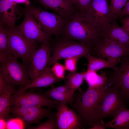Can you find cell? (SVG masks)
<instances>
[{"instance_id": "6da1fadb", "label": "cell", "mask_w": 129, "mask_h": 129, "mask_svg": "<svg viewBox=\"0 0 129 129\" xmlns=\"http://www.w3.org/2000/svg\"><path fill=\"white\" fill-rule=\"evenodd\" d=\"M59 37L77 41L90 47L92 49L101 37L94 25L79 11L66 19Z\"/></svg>"}, {"instance_id": "7a4b0ae2", "label": "cell", "mask_w": 129, "mask_h": 129, "mask_svg": "<svg viewBox=\"0 0 129 129\" xmlns=\"http://www.w3.org/2000/svg\"><path fill=\"white\" fill-rule=\"evenodd\" d=\"M108 88L88 87L83 91L81 88L74 93L72 104L73 109L81 120L83 127L89 129L96 122V111L99 101L105 91Z\"/></svg>"}, {"instance_id": "3957f363", "label": "cell", "mask_w": 129, "mask_h": 129, "mask_svg": "<svg viewBox=\"0 0 129 129\" xmlns=\"http://www.w3.org/2000/svg\"><path fill=\"white\" fill-rule=\"evenodd\" d=\"M51 49L49 66L62 59L86 57L88 54L91 55L92 50L91 48L85 44L60 37L56 38L52 44Z\"/></svg>"}, {"instance_id": "277c9868", "label": "cell", "mask_w": 129, "mask_h": 129, "mask_svg": "<svg viewBox=\"0 0 129 129\" xmlns=\"http://www.w3.org/2000/svg\"><path fill=\"white\" fill-rule=\"evenodd\" d=\"M126 102L118 86L111 85L105 91L97 104L96 122L109 117L113 118L118 110L126 108Z\"/></svg>"}, {"instance_id": "5b68a950", "label": "cell", "mask_w": 129, "mask_h": 129, "mask_svg": "<svg viewBox=\"0 0 129 129\" xmlns=\"http://www.w3.org/2000/svg\"><path fill=\"white\" fill-rule=\"evenodd\" d=\"M5 27L8 38V53L17 59L20 58L26 66L29 64L38 42L26 38L20 33L16 27L13 29Z\"/></svg>"}, {"instance_id": "8992f818", "label": "cell", "mask_w": 129, "mask_h": 129, "mask_svg": "<svg viewBox=\"0 0 129 129\" xmlns=\"http://www.w3.org/2000/svg\"><path fill=\"white\" fill-rule=\"evenodd\" d=\"M0 70L13 85L19 86V89L24 88L31 82L26 66L20 63L11 54L0 55Z\"/></svg>"}, {"instance_id": "52a82bcc", "label": "cell", "mask_w": 129, "mask_h": 129, "mask_svg": "<svg viewBox=\"0 0 129 129\" xmlns=\"http://www.w3.org/2000/svg\"><path fill=\"white\" fill-rule=\"evenodd\" d=\"M24 9L32 15L40 27L47 32L56 38L60 35L66 19L55 13L43 10L30 3Z\"/></svg>"}, {"instance_id": "ba28073f", "label": "cell", "mask_w": 129, "mask_h": 129, "mask_svg": "<svg viewBox=\"0 0 129 129\" xmlns=\"http://www.w3.org/2000/svg\"><path fill=\"white\" fill-rule=\"evenodd\" d=\"M109 0H92L81 12L96 27L101 37L114 21L111 15Z\"/></svg>"}, {"instance_id": "9c48e42d", "label": "cell", "mask_w": 129, "mask_h": 129, "mask_svg": "<svg viewBox=\"0 0 129 129\" xmlns=\"http://www.w3.org/2000/svg\"><path fill=\"white\" fill-rule=\"evenodd\" d=\"M91 55L105 59L116 65L119 63L120 58L129 55V49L106 38L101 37L96 42Z\"/></svg>"}, {"instance_id": "30bf717a", "label": "cell", "mask_w": 129, "mask_h": 129, "mask_svg": "<svg viewBox=\"0 0 129 129\" xmlns=\"http://www.w3.org/2000/svg\"><path fill=\"white\" fill-rule=\"evenodd\" d=\"M59 103L56 100L46 97L43 93L17 91L11 97L10 105L11 106L22 107L44 106L51 109L55 108Z\"/></svg>"}, {"instance_id": "8fae6325", "label": "cell", "mask_w": 129, "mask_h": 129, "mask_svg": "<svg viewBox=\"0 0 129 129\" xmlns=\"http://www.w3.org/2000/svg\"><path fill=\"white\" fill-rule=\"evenodd\" d=\"M23 9L24 19L16 27L20 33L28 39L41 44L51 41V35L43 29L32 14Z\"/></svg>"}, {"instance_id": "7c38bea8", "label": "cell", "mask_w": 129, "mask_h": 129, "mask_svg": "<svg viewBox=\"0 0 129 129\" xmlns=\"http://www.w3.org/2000/svg\"><path fill=\"white\" fill-rule=\"evenodd\" d=\"M51 41L42 44L32 54L28 70L32 82L40 76L48 66L51 55Z\"/></svg>"}, {"instance_id": "4fadbf2b", "label": "cell", "mask_w": 129, "mask_h": 129, "mask_svg": "<svg viewBox=\"0 0 129 129\" xmlns=\"http://www.w3.org/2000/svg\"><path fill=\"white\" fill-rule=\"evenodd\" d=\"M51 109L45 108L41 106L22 107L16 106H11V113L20 119L25 125L40 124L44 118L52 114Z\"/></svg>"}, {"instance_id": "5bb4252c", "label": "cell", "mask_w": 129, "mask_h": 129, "mask_svg": "<svg viewBox=\"0 0 129 129\" xmlns=\"http://www.w3.org/2000/svg\"><path fill=\"white\" fill-rule=\"evenodd\" d=\"M55 108L57 129H78L83 127L80 117L73 109L68 107L67 103H59Z\"/></svg>"}, {"instance_id": "9a60e30c", "label": "cell", "mask_w": 129, "mask_h": 129, "mask_svg": "<svg viewBox=\"0 0 129 129\" xmlns=\"http://www.w3.org/2000/svg\"><path fill=\"white\" fill-rule=\"evenodd\" d=\"M12 0H0V24L8 28L16 27L17 21L24 15L23 8Z\"/></svg>"}, {"instance_id": "2e32d148", "label": "cell", "mask_w": 129, "mask_h": 129, "mask_svg": "<svg viewBox=\"0 0 129 129\" xmlns=\"http://www.w3.org/2000/svg\"><path fill=\"white\" fill-rule=\"evenodd\" d=\"M119 66L109 77L112 85L119 86L126 102L129 101V55L122 58Z\"/></svg>"}, {"instance_id": "e0dca14e", "label": "cell", "mask_w": 129, "mask_h": 129, "mask_svg": "<svg viewBox=\"0 0 129 129\" xmlns=\"http://www.w3.org/2000/svg\"><path fill=\"white\" fill-rule=\"evenodd\" d=\"M45 9H49L66 19L79 11L73 0H34Z\"/></svg>"}, {"instance_id": "ac0fdd59", "label": "cell", "mask_w": 129, "mask_h": 129, "mask_svg": "<svg viewBox=\"0 0 129 129\" xmlns=\"http://www.w3.org/2000/svg\"><path fill=\"white\" fill-rule=\"evenodd\" d=\"M102 37L129 49V33L120 27L116 21L111 23Z\"/></svg>"}, {"instance_id": "d6986e66", "label": "cell", "mask_w": 129, "mask_h": 129, "mask_svg": "<svg viewBox=\"0 0 129 129\" xmlns=\"http://www.w3.org/2000/svg\"><path fill=\"white\" fill-rule=\"evenodd\" d=\"M56 76L53 72L51 68L47 66L43 73L28 85L17 91L23 92L32 88L48 87L63 80Z\"/></svg>"}, {"instance_id": "ffe728a7", "label": "cell", "mask_w": 129, "mask_h": 129, "mask_svg": "<svg viewBox=\"0 0 129 129\" xmlns=\"http://www.w3.org/2000/svg\"><path fill=\"white\" fill-rule=\"evenodd\" d=\"M47 97L58 101L60 103L72 104L73 101V96L67 82L64 85L51 89L43 92Z\"/></svg>"}, {"instance_id": "44dd1931", "label": "cell", "mask_w": 129, "mask_h": 129, "mask_svg": "<svg viewBox=\"0 0 129 129\" xmlns=\"http://www.w3.org/2000/svg\"><path fill=\"white\" fill-rule=\"evenodd\" d=\"M84 79L88 85V87L108 88L111 86L109 77L103 71L100 75L97 72L87 70L85 72Z\"/></svg>"}, {"instance_id": "7402d4cb", "label": "cell", "mask_w": 129, "mask_h": 129, "mask_svg": "<svg viewBox=\"0 0 129 129\" xmlns=\"http://www.w3.org/2000/svg\"><path fill=\"white\" fill-rule=\"evenodd\" d=\"M18 90L15 86L12 85L0 91V119L5 120L9 118L11 98Z\"/></svg>"}, {"instance_id": "603a6c76", "label": "cell", "mask_w": 129, "mask_h": 129, "mask_svg": "<svg viewBox=\"0 0 129 129\" xmlns=\"http://www.w3.org/2000/svg\"><path fill=\"white\" fill-rule=\"evenodd\" d=\"M111 120L105 124L106 128L115 129H129V109L118 110Z\"/></svg>"}, {"instance_id": "cb8c5ba5", "label": "cell", "mask_w": 129, "mask_h": 129, "mask_svg": "<svg viewBox=\"0 0 129 129\" xmlns=\"http://www.w3.org/2000/svg\"><path fill=\"white\" fill-rule=\"evenodd\" d=\"M86 57L88 62L87 70L97 72L101 69L108 68L112 69L114 71L118 67L103 58H97L90 54L87 55Z\"/></svg>"}, {"instance_id": "d4e9b609", "label": "cell", "mask_w": 129, "mask_h": 129, "mask_svg": "<svg viewBox=\"0 0 129 129\" xmlns=\"http://www.w3.org/2000/svg\"><path fill=\"white\" fill-rule=\"evenodd\" d=\"M85 72L78 73L76 71L71 72L65 77L68 80L67 82L73 94L76 90L80 88L84 79Z\"/></svg>"}, {"instance_id": "484cf974", "label": "cell", "mask_w": 129, "mask_h": 129, "mask_svg": "<svg viewBox=\"0 0 129 129\" xmlns=\"http://www.w3.org/2000/svg\"><path fill=\"white\" fill-rule=\"evenodd\" d=\"M111 14L113 21H116L128 0H109Z\"/></svg>"}, {"instance_id": "4316f807", "label": "cell", "mask_w": 129, "mask_h": 129, "mask_svg": "<svg viewBox=\"0 0 129 129\" xmlns=\"http://www.w3.org/2000/svg\"><path fill=\"white\" fill-rule=\"evenodd\" d=\"M8 38L5 26L0 24V55L8 53Z\"/></svg>"}, {"instance_id": "83f0119b", "label": "cell", "mask_w": 129, "mask_h": 129, "mask_svg": "<svg viewBox=\"0 0 129 129\" xmlns=\"http://www.w3.org/2000/svg\"><path fill=\"white\" fill-rule=\"evenodd\" d=\"M48 119L44 122L40 123L34 127L29 126V129H57L56 124V113L52 114L48 117Z\"/></svg>"}, {"instance_id": "f1b7e54d", "label": "cell", "mask_w": 129, "mask_h": 129, "mask_svg": "<svg viewBox=\"0 0 129 129\" xmlns=\"http://www.w3.org/2000/svg\"><path fill=\"white\" fill-rule=\"evenodd\" d=\"M51 69L53 72L57 77L64 79L65 78L64 75L66 69L63 65L57 62L53 65Z\"/></svg>"}, {"instance_id": "f546056e", "label": "cell", "mask_w": 129, "mask_h": 129, "mask_svg": "<svg viewBox=\"0 0 129 129\" xmlns=\"http://www.w3.org/2000/svg\"><path fill=\"white\" fill-rule=\"evenodd\" d=\"M80 59L77 57H71L65 59L64 66L66 69L70 72L76 71L77 63Z\"/></svg>"}, {"instance_id": "4dcf8cb0", "label": "cell", "mask_w": 129, "mask_h": 129, "mask_svg": "<svg viewBox=\"0 0 129 129\" xmlns=\"http://www.w3.org/2000/svg\"><path fill=\"white\" fill-rule=\"evenodd\" d=\"M10 119L6 123V128L7 129H21L23 128L22 121L20 119Z\"/></svg>"}, {"instance_id": "1f68e13d", "label": "cell", "mask_w": 129, "mask_h": 129, "mask_svg": "<svg viewBox=\"0 0 129 129\" xmlns=\"http://www.w3.org/2000/svg\"><path fill=\"white\" fill-rule=\"evenodd\" d=\"M92 0H73L74 3L78 11L83 12L88 6Z\"/></svg>"}, {"instance_id": "d6a6232c", "label": "cell", "mask_w": 129, "mask_h": 129, "mask_svg": "<svg viewBox=\"0 0 129 129\" xmlns=\"http://www.w3.org/2000/svg\"><path fill=\"white\" fill-rule=\"evenodd\" d=\"M106 128L105 124L104 122L103 119H102L97 121L89 129H105Z\"/></svg>"}, {"instance_id": "836d02e7", "label": "cell", "mask_w": 129, "mask_h": 129, "mask_svg": "<svg viewBox=\"0 0 129 129\" xmlns=\"http://www.w3.org/2000/svg\"><path fill=\"white\" fill-rule=\"evenodd\" d=\"M129 16V0H128L120 13L118 17H122L124 16Z\"/></svg>"}, {"instance_id": "e575fe53", "label": "cell", "mask_w": 129, "mask_h": 129, "mask_svg": "<svg viewBox=\"0 0 129 129\" xmlns=\"http://www.w3.org/2000/svg\"><path fill=\"white\" fill-rule=\"evenodd\" d=\"M121 27L123 29L129 33V16H126L121 20Z\"/></svg>"}, {"instance_id": "d590c367", "label": "cell", "mask_w": 129, "mask_h": 129, "mask_svg": "<svg viewBox=\"0 0 129 129\" xmlns=\"http://www.w3.org/2000/svg\"><path fill=\"white\" fill-rule=\"evenodd\" d=\"M14 2L17 4L19 3H25V5H28L30 3V0H12Z\"/></svg>"}, {"instance_id": "8d00e7d4", "label": "cell", "mask_w": 129, "mask_h": 129, "mask_svg": "<svg viewBox=\"0 0 129 129\" xmlns=\"http://www.w3.org/2000/svg\"><path fill=\"white\" fill-rule=\"evenodd\" d=\"M0 129H5L6 128V123L5 120L2 119H0Z\"/></svg>"}]
</instances>
